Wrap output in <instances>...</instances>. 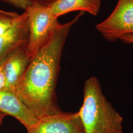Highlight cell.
<instances>
[{"label": "cell", "mask_w": 133, "mask_h": 133, "mask_svg": "<svg viewBox=\"0 0 133 133\" xmlns=\"http://www.w3.org/2000/svg\"><path fill=\"white\" fill-rule=\"evenodd\" d=\"M20 16L21 14L14 12L5 11L0 13V35L14 26L18 21Z\"/></svg>", "instance_id": "obj_10"}, {"label": "cell", "mask_w": 133, "mask_h": 133, "mask_svg": "<svg viewBox=\"0 0 133 133\" xmlns=\"http://www.w3.org/2000/svg\"><path fill=\"white\" fill-rule=\"evenodd\" d=\"M5 11L4 10H0V13L1 12H4Z\"/></svg>", "instance_id": "obj_16"}, {"label": "cell", "mask_w": 133, "mask_h": 133, "mask_svg": "<svg viewBox=\"0 0 133 133\" xmlns=\"http://www.w3.org/2000/svg\"><path fill=\"white\" fill-rule=\"evenodd\" d=\"M96 28L110 42L125 35L133 34V0H118L112 13L97 24Z\"/></svg>", "instance_id": "obj_4"}, {"label": "cell", "mask_w": 133, "mask_h": 133, "mask_svg": "<svg viewBox=\"0 0 133 133\" xmlns=\"http://www.w3.org/2000/svg\"><path fill=\"white\" fill-rule=\"evenodd\" d=\"M119 39L126 43L133 44V34H128L121 37Z\"/></svg>", "instance_id": "obj_13"}, {"label": "cell", "mask_w": 133, "mask_h": 133, "mask_svg": "<svg viewBox=\"0 0 133 133\" xmlns=\"http://www.w3.org/2000/svg\"><path fill=\"white\" fill-rule=\"evenodd\" d=\"M31 4H37L44 6L49 7L57 0H29Z\"/></svg>", "instance_id": "obj_12"}, {"label": "cell", "mask_w": 133, "mask_h": 133, "mask_svg": "<svg viewBox=\"0 0 133 133\" xmlns=\"http://www.w3.org/2000/svg\"><path fill=\"white\" fill-rule=\"evenodd\" d=\"M25 10L29 26L28 41L25 49L31 60L62 24L49 7L32 4Z\"/></svg>", "instance_id": "obj_3"}, {"label": "cell", "mask_w": 133, "mask_h": 133, "mask_svg": "<svg viewBox=\"0 0 133 133\" xmlns=\"http://www.w3.org/2000/svg\"><path fill=\"white\" fill-rule=\"evenodd\" d=\"M27 133H84V130L78 111H62L39 118Z\"/></svg>", "instance_id": "obj_5"}, {"label": "cell", "mask_w": 133, "mask_h": 133, "mask_svg": "<svg viewBox=\"0 0 133 133\" xmlns=\"http://www.w3.org/2000/svg\"><path fill=\"white\" fill-rule=\"evenodd\" d=\"M14 7L25 10L29 5L32 4L29 0H2Z\"/></svg>", "instance_id": "obj_11"}, {"label": "cell", "mask_w": 133, "mask_h": 133, "mask_svg": "<svg viewBox=\"0 0 133 133\" xmlns=\"http://www.w3.org/2000/svg\"><path fill=\"white\" fill-rule=\"evenodd\" d=\"M25 48L21 46L15 50L1 65L5 76L4 90L15 93L18 82L27 70L31 60Z\"/></svg>", "instance_id": "obj_8"}, {"label": "cell", "mask_w": 133, "mask_h": 133, "mask_svg": "<svg viewBox=\"0 0 133 133\" xmlns=\"http://www.w3.org/2000/svg\"><path fill=\"white\" fill-rule=\"evenodd\" d=\"M28 38V19L25 10L14 25L0 35V65L15 50L26 46Z\"/></svg>", "instance_id": "obj_6"}, {"label": "cell", "mask_w": 133, "mask_h": 133, "mask_svg": "<svg viewBox=\"0 0 133 133\" xmlns=\"http://www.w3.org/2000/svg\"><path fill=\"white\" fill-rule=\"evenodd\" d=\"M5 87V76L0 65V91L4 90Z\"/></svg>", "instance_id": "obj_14"}, {"label": "cell", "mask_w": 133, "mask_h": 133, "mask_svg": "<svg viewBox=\"0 0 133 133\" xmlns=\"http://www.w3.org/2000/svg\"><path fill=\"white\" fill-rule=\"evenodd\" d=\"M0 111L18 120L27 131L34 127L39 120L15 93L6 90L0 91Z\"/></svg>", "instance_id": "obj_7"}, {"label": "cell", "mask_w": 133, "mask_h": 133, "mask_svg": "<svg viewBox=\"0 0 133 133\" xmlns=\"http://www.w3.org/2000/svg\"><path fill=\"white\" fill-rule=\"evenodd\" d=\"M83 91L78 112L84 133H124L123 118L105 97L99 79L88 78Z\"/></svg>", "instance_id": "obj_2"}, {"label": "cell", "mask_w": 133, "mask_h": 133, "mask_svg": "<svg viewBox=\"0 0 133 133\" xmlns=\"http://www.w3.org/2000/svg\"><path fill=\"white\" fill-rule=\"evenodd\" d=\"M84 14L80 11L62 24L31 60L16 86V95L39 118L62 112L57 105L56 88L62 51L72 27Z\"/></svg>", "instance_id": "obj_1"}, {"label": "cell", "mask_w": 133, "mask_h": 133, "mask_svg": "<svg viewBox=\"0 0 133 133\" xmlns=\"http://www.w3.org/2000/svg\"><path fill=\"white\" fill-rule=\"evenodd\" d=\"M102 0H57L49 6L57 17L75 11L87 12L96 16L98 14Z\"/></svg>", "instance_id": "obj_9"}, {"label": "cell", "mask_w": 133, "mask_h": 133, "mask_svg": "<svg viewBox=\"0 0 133 133\" xmlns=\"http://www.w3.org/2000/svg\"><path fill=\"white\" fill-rule=\"evenodd\" d=\"M6 116V115L5 114L0 111V126L3 124V121Z\"/></svg>", "instance_id": "obj_15"}]
</instances>
